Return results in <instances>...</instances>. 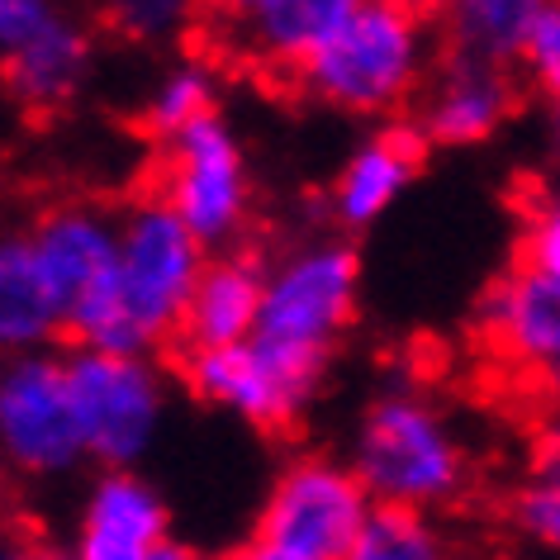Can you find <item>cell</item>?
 I'll use <instances>...</instances> for the list:
<instances>
[{
    "instance_id": "cell-31",
    "label": "cell",
    "mask_w": 560,
    "mask_h": 560,
    "mask_svg": "<svg viewBox=\"0 0 560 560\" xmlns=\"http://www.w3.org/2000/svg\"><path fill=\"white\" fill-rule=\"evenodd\" d=\"M257 5V0H205V15L219 24V30H229V24H237L247 15V10Z\"/></svg>"
},
{
    "instance_id": "cell-1",
    "label": "cell",
    "mask_w": 560,
    "mask_h": 560,
    "mask_svg": "<svg viewBox=\"0 0 560 560\" xmlns=\"http://www.w3.org/2000/svg\"><path fill=\"white\" fill-rule=\"evenodd\" d=\"M205 261L209 247L148 190L119 214L115 276L72 314L67 338L72 347L119 357L162 352L186 328V310Z\"/></svg>"
},
{
    "instance_id": "cell-30",
    "label": "cell",
    "mask_w": 560,
    "mask_h": 560,
    "mask_svg": "<svg viewBox=\"0 0 560 560\" xmlns=\"http://www.w3.org/2000/svg\"><path fill=\"white\" fill-rule=\"evenodd\" d=\"M10 560H81V556H77L72 541H30V546H20Z\"/></svg>"
},
{
    "instance_id": "cell-19",
    "label": "cell",
    "mask_w": 560,
    "mask_h": 560,
    "mask_svg": "<svg viewBox=\"0 0 560 560\" xmlns=\"http://www.w3.org/2000/svg\"><path fill=\"white\" fill-rule=\"evenodd\" d=\"M546 0H452L442 15L446 52L517 67Z\"/></svg>"
},
{
    "instance_id": "cell-8",
    "label": "cell",
    "mask_w": 560,
    "mask_h": 560,
    "mask_svg": "<svg viewBox=\"0 0 560 560\" xmlns=\"http://www.w3.org/2000/svg\"><path fill=\"white\" fill-rule=\"evenodd\" d=\"M0 456L20 480L52 485L86 466L67 352L10 357L0 371Z\"/></svg>"
},
{
    "instance_id": "cell-2",
    "label": "cell",
    "mask_w": 560,
    "mask_h": 560,
    "mask_svg": "<svg viewBox=\"0 0 560 560\" xmlns=\"http://www.w3.org/2000/svg\"><path fill=\"white\" fill-rule=\"evenodd\" d=\"M347 460L375 509L442 513L475 480V456L456 418L413 381H389L361 404Z\"/></svg>"
},
{
    "instance_id": "cell-9",
    "label": "cell",
    "mask_w": 560,
    "mask_h": 560,
    "mask_svg": "<svg viewBox=\"0 0 560 560\" xmlns=\"http://www.w3.org/2000/svg\"><path fill=\"white\" fill-rule=\"evenodd\" d=\"M180 381L200 404L257 432H290L324 389L271 352H261L257 342L219 347V352H180Z\"/></svg>"
},
{
    "instance_id": "cell-21",
    "label": "cell",
    "mask_w": 560,
    "mask_h": 560,
    "mask_svg": "<svg viewBox=\"0 0 560 560\" xmlns=\"http://www.w3.org/2000/svg\"><path fill=\"white\" fill-rule=\"evenodd\" d=\"M95 24L138 48L180 44L205 15V0H91Z\"/></svg>"
},
{
    "instance_id": "cell-6",
    "label": "cell",
    "mask_w": 560,
    "mask_h": 560,
    "mask_svg": "<svg viewBox=\"0 0 560 560\" xmlns=\"http://www.w3.org/2000/svg\"><path fill=\"white\" fill-rule=\"evenodd\" d=\"M77 423L95 470H138L166 428V375L152 357H119L72 347Z\"/></svg>"
},
{
    "instance_id": "cell-26",
    "label": "cell",
    "mask_w": 560,
    "mask_h": 560,
    "mask_svg": "<svg viewBox=\"0 0 560 560\" xmlns=\"http://www.w3.org/2000/svg\"><path fill=\"white\" fill-rule=\"evenodd\" d=\"M72 0H0V52L20 48L44 24H52Z\"/></svg>"
},
{
    "instance_id": "cell-20",
    "label": "cell",
    "mask_w": 560,
    "mask_h": 560,
    "mask_svg": "<svg viewBox=\"0 0 560 560\" xmlns=\"http://www.w3.org/2000/svg\"><path fill=\"white\" fill-rule=\"evenodd\" d=\"M214 109H219L214 67L200 58H176L148 86L143 105H138V119H143V129L158 138V143H172V138H180L190 124H200L205 115H214Z\"/></svg>"
},
{
    "instance_id": "cell-7",
    "label": "cell",
    "mask_w": 560,
    "mask_h": 560,
    "mask_svg": "<svg viewBox=\"0 0 560 560\" xmlns=\"http://www.w3.org/2000/svg\"><path fill=\"white\" fill-rule=\"evenodd\" d=\"M152 195L200 237L209 252H229L252 219V162L223 109L162 143Z\"/></svg>"
},
{
    "instance_id": "cell-16",
    "label": "cell",
    "mask_w": 560,
    "mask_h": 560,
    "mask_svg": "<svg viewBox=\"0 0 560 560\" xmlns=\"http://www.w3.org/2000/svg\"><path fill=\"white\" fill-rule=\"evenodd\" d=\"M366 0H257L237 24H229L237 58L266 72H290L300 77Z\"/></svg>"
},
{
    "instance_id": "cell-15",
    "label": "cell",
    "mask_w": 560,
    "mask_h": 560,
    "mask_svg": "<svg viewBox=\"0 0 560 560\" xmlns=\"http://www.w3.org/2000/svg\"><path fill=\"white\" fill-rule=\"evenodd\" d=\"M428 143L413 124H385L371 129L361 143L347 152L342 166L328 180V214L342 233H361L381 223L395 209L409 186L423 172Z\"/></svg>"
},
{
    "instance_id": "cell-18",
    "label": "cell",
    "mask_w": 560,
    "mask_h": 560,
    "mask_svg": "<svg viewBox=\"0 0 560 560\" xmlns=\"http://www.w3.org/2000/svg\"><path fill=\"white\" fill-rule=\"evenodd\" d=\"M58 338H67V304L20 229L0 243V342L10 357H30L52 352Z\"/></svg>"
},
{
    "instance_id": "cell-11",
    "label": "cell",
    "mask_w": 560,
    "mask_h": 560,
    "mask_svg": "<svg viewBox=\"0 0 560 560\" xmlns=\"http://www.w3.org/2000/svg\"><path fill=\"white\" fill-rule=\"evenodd\" d=\"M517 109H523V81L513 77V67L442 48L428 86L413 101V129L428 148H485L509 129Z\"/></svg>"
},
{
    "instance_id": "cell-25",
    "label": "cell",
    "mask_w": 560,
    "mask_h": 560,
    "mask_svg": "<svg viewBox=\"0 0 560 560\" xmlns=\"http://www.w3.org/2000/svg\"><path fill=\"white\" fill-rule=\"evenodd\" d=\"M517 67H523V81L546 105L560 101V0H546V10L537 20V30H532Z\"/></svg>"
},
{
    "instance_id": "cell-5",
    "label": "cell",
    "mask_w": 560,
    "mask_h": 560,
    "mask_svg": "<svg viewBox=\"0 0 560 560\" xmlns=\"http://www.w3.org/2000/svg\"><path fill=\"white\" fill-rule=\"evenodd\" d=\"M375 513L347 456L300 452L271 475L257 509V537L300 560H347Z\"/></svg>"
},
{
    "instance_id": "cell-14",
    "label": "cell",
    "mask_w": 560,
    "mask_h": 560,
    "mask_svg": "<svg viewBox=\"0 0 560 560\" xmlns=\"http://www.w3.org/2000/svg\"><path fill=\"white\" fill-rule=\"evenodd\" d=\"M24 237H30L34 257L44 261L48 280L58 285V295L67 304V324H72V314L95 290H105V280L115 276L119 214H109L95 200H58V205L38 209Z\"/></svg>"
},
{
    "instance_id": "cell-27",
    "label": "cell",
    "mask_w": 560,
    "mask_h": 560,
    "mask_svg": "<svg viewBox=\"0 0 560 560\" xmlns=\"http://www.w3.org/2000/svg\"><path fill=\"white\" fill-rule=\"evenodd\" d=\"M532 480L560 485V404H551L532 428Z\"/></svg>"
},
{
    "instance_id": "cell-32",
    "label": "cell",
    "mask_w": 560,
    "mask_h": 560,
    "mask_svg": "<svg viewBox=\"0 0 560 560\" xmlns=\"http://www.w3.org/2000/svg\"><path fill=\"white\" fill-rule=\"evenodd\" d=\"M152 560H214V556L200 551V546H195V541H180V537H172V541H166V546H162V551L152 556Z\"/></svg>"
},
{
    "instance_id": "cell-33",
    "label": "cell",
    "mask_w": 560,
    "mask_h": 560,
    "mask_svg": "<svg viewBox=\"0 0 560 560\" xmlns=\"http://www.w3.org/2000/svg\"><path fill=\"white\" fill-rule=\"evenodd\" d=\"M395 5L413 10V15H423V20H442V15H446V5H452V0H395Z\"/></svg>"
},
{
    "instance_id": "cell-29",
    "label": "cell",
    "mask_w": 560,
    "mask_h": 560,
    "mask_svg": "<svg viewBox=\"0 0 560 560\" xmlns=\"http://www.w3.org/2000/svg\"><path fill=\"white\" fill-rule=\"evenodd\" d=\"M223 560H300V556H290V551H280V546H271L266 537H257V532H252L247 541H237L229 556Z\"/></svg>"
},
{
    "instance_id": "cell-10",
    "label": "cell",
    "mask_w": 560,
    "mask_h": 560,
    "mask_svg": "<svg viewBox=\"0 0 560 560\" xmlns=\"http://www.w3.org/2000/svg\"><path fill=\"white\" fill-rule=\"evenodd\" d=\"M475 332L499 366L537 381L551 404H560V290L551 280L513 261L485 285L475 304Z\"/></svg>"
},
{
    "instance_id": "cell-23",
    "label": "cell",
    "mask_w": 560,
    "mask_h": 560,
    "mask_svg": "<svg viewBox=\"0 0 560 560\" xmlns=\"http://www.w3.org/2000/svg\"><path fill=\"white\" fill-rule=\"evenodd\" d=\"M509 527L517 541L532 546L546 560H560V485L551 480H527L509 499Z\"/></svg>"
},
{
    "instance_id": "cell-4",
    "label": "cell",
    "mask_w": 560,
    "mask_h": 560,
    "mask_svg": "<svg viewBox=\"0 0 560 560\" xmlns=\"http://www.w3.org/2000/svg\"><path fill=\"white\" fill-rule=\"evenodd\" d=\"M361 252L347 237H310L266 266V300L252 342L324 385L357 318Z\"/></svg>"
},
{
    "instance_id": "cell-12",
    "label": "cell",
    "mask_w": 560,
    "mask_h": 560,
    "mask_svg": "<svg viewBox=\"0 0 560 560\" xmlns=\"http://www.w3.org/2000/svg\"><path fill=\"white\" fill-rule=\"evenodd\" d=\"M172 541V503L143 470H95L77 503L81 560H152Z\"/></svg>"
},
{
    "instance_id": "cell-22",
    "label": "cell",
    "mask_w": 560,
    "mask_h": 560,
    "mask_svg": "<svg viewBox=\"0 0 560 560\" xmlns=\"http://www.w3.org/2000/svg\"><path fill=\"white\" fill-rule=\"evenodd\" d=\"M347 560H456V551L432 513L375 509Z\"/></svg>"
},
{
    "instance_id": "cell-24",
    "label": "cell",
    "mask_w": 560,
    "mask_h": 560,
    "mask_svg": "<svg viewBox=\"0 0 560 560\" xmlns=\"http://www.w3.org/2000/svg\"><path fill=\"white\" fill-rule=\"evenodd\" d=\"M517 261L532 266L541 280H551L560 290V186L541 190L527 205L523 219V243H517Z\"/></svg>"
},
{
    "instance_id": "cell-3",
    "label": "cell",
    "mask_w": 560,
    "mask_h": 560,
    "mask_svg": "<svg viewBox=\"0 0 560 560\" xmlns=\"http://www.w3.org/2000/svg\"><path fill=\"white\" fill-rule=\"evenodd\" d=\"M438 58L423 15L395 0H366L357 20L295 77V91L347 119H389L418 101Z\"/></svg>"
},
{
    "instance_id": "cell-28",
    "label": "cell",
    "mask_w": 560,
    "mask_h": 560,
    "mask_svg": "<svg viewBox=\"0 0 560 560\" xmlns=\"http://www.w3.org/2000/svg\"><path fill=\"white\" fill-rule=\"evenodd\" d=\"M541 166L560 186V101H551L541 115Z\"/></svg>"
},
{
    "instance_id": "cell-13",
    "label": "cell",
    "mask_w": 560,
    "mask_h": 560,
    "mask_svg": "<svg viewBox=\"0 0 560 560\" xmlns=\"http://www.w3.org/2000/svg\"><path fill=\"white\" fill-rule=\"evenodd\" d=\"M86 10L67 5L58 20L44 24L20 48L0 52L5 58V86L24 115H62L86 95L95 62H101V38Z\"/></svg>"
},
{
    "instance_id": "cell-17",
    "label": "cell",
    "mask_w": 560,
    "mask_h": 560,
    "mask_svg": "<svg viewBox=\"0 0 560 560\" xmlns=\"http://www.w3.org/2000/svg\"><path fill=\"white\" fill-rule=\"evenodd\" d=\"M266 266L271 261L243 247L209 252L180 328V352H219V347L252 342L266 300Z\"/></svg>"
}]
</instances>
